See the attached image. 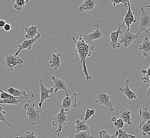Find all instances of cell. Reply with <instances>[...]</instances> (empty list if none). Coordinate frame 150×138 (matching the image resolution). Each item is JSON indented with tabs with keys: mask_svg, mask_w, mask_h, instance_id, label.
Here are the masks:
<instances>
[{
	"mask_svg": "<svg viewBox=\"0 0 150 138\" xmlns=\"http://www.w3.org/2000/svg\"><path fill=\"white\" fill-rule=\"evenodd\" d=\"M131 84L130 79H127L126 81L124 88H119V90L122 92L124 97H126L129 101H134L137 98L135 93L132 92L129 88V84Z\"/></svg>",
	"mask_w": 150,
	"mask_h": 138,
	"instance_id": "9a60e30c",
	"label": "cell"
},
{
	"mask_svg": "<svg viewBox=\"0 0 150 138\" xmlns=\"http://www.w3.org/2000/svg\"><path fill=\"white\" fill-rule=\"evenodd\" d=\"M3 63L6 64L9 70L13 71V66H17L18 68H20V66L24 63V61L18 56H15V55L7 54L6 55V58Z\"/></svg>",
	"mask_w": 150,
	"mask_h": 138,
	"instance_id": "8992f818",
	"label": "cell"
},
{
	"mask_svg": "<svg viewBox=\"0 0 150 138\" xmlns=\"http://www.w3.org/2000/svg\"><path fill=\"white\" fill-rule=\"evenodd\" d=\"M22 99L16 98L13 96H12L11 97L6 98L4 99H0V104H6V105H18L19 103H21L22 101Z\"/></svg>",
	"mask_w": 150,
	"mask_h": 138,
	"instance_id": "cb8c5ba5",
	"label": "cell"
},
{
	"mask_svg": "<svg viewBox=\"0 0 150 138\" xmlns=\"http://www.w3.org/2000/svg\"></svg>",
	"mask_w": 150,
	"mask_h": 138,
	"instance_id": "b9f144b4",
	"label": "cell"
},
{
	"mask_svg": "<svg viewBox=\"0 0 150 138\" xmlns=\"http://www.w3.org/2000/svg\"><path fill=\"white\" fill-rule=\"evenodd\" d=\"M60 57H62V55L60 53H58L57 54H55L54 53L52 54V58L49 62L51 68H53L54 70L60 68Z\"/></svg>",
	"mask_w": 150,
	"mask_h": 138,
	"instance_id": "44dd1931",
	"label": "cell"
},
{
	"mask_svg": "<svg viewBox=\"0 0 150 138\" xmlns=\"http://www.w3.org/2000/svg\"><path fill=\"white\" fill-rule=\"evenodd\" d=\"M146 32L147 35L149 36V37H150V30H147V31Z\"/></svg>",
	"mask_w": 150,
	"mask_h": 138,
	"instance_id": "f35d334b",
	"label": "cell"
},
{
	"mask_svg": "<svg viewBox=\"0 0 150 138\" xmlns=\"http://www.w3.org/2000/svg\"><path fill=\"white\" fill-rule=\"evenodd\" d=\"M7 23V22L6 21L3 20H0V28H3V27Z\"/></svg>",
	"mask_w": 150,
	"mask_h": 138,
	"instance_id": "8d00e7d4",
	"label": "cell"
},
{
	"mask_svg": "<svg viewBox=\"0 0 150 138\" xmlns=\"http://www.w3.org/2000/svg\"><path fill=\"white\" fill-rule=\"evenodd\" d=\"M118 134V130H116L115 134V135H111L109 133L107 132V131L103 130L100 131L99 132V137L100 138H115V137H117Z\"/></svg>",
	"mask_w": 150,
	"mask_h": 138,
	"instance_id": "f1b7e54d",
	"label": "cell"
},
{
	"mask_svg": "<svg viewBox=\"0 0 150 138\" xmlns=\"http://www.w3.org/2000/svg\"><path fill=\"white\" fill-rule=\"evenodd\" d=\"M139 115L143 121H150V110L144 107L143 109H139Z\"/></svg>",
	"mask_w": 150,
	"mask_h": 138,
	"instance_id": "d4e9b609",
	"label": "cell"
},
{
	"mask_svg": "<svg viewBox=\"0 0 150 138\" xmlns=\"http://www.w3.org/2000/svg\"><path fill=\"white\" fill-rule=\"evenodd\" d=\"M24 108L27 111V115L29 123L33 125L38 124L40 120V112L35 109V104H26L24 105Z\"/></svg>",
	"mask_w": 150,
	"mask_h": 138,
	"instance_id": "277c9868",
	"label": "cell"
},
{
	"mask_svg": "<svg viewBox=\"0 0 150 138\" xmlns=\"http://www.w3.org/2000/svg\"><path fill=\"white\" fill-rule=\"evenodd\" d=\"M136 23V18L134 16V12L132 11L131 9L130 3H129L128 5V11L126 15L125 16L123 23L127 26V30H130V26L133 23Z\"/></svg>",
	"mask_w": 150,
	"mask_h": 138,
	"instance_id": "4fadbf2b",
	"label": "cell"
},
{
	"mask_svg": "<svg viewBox=\"0 0 150 138\" xmlns=\"http://www.w3.org/2000/svg\"><path fill=\"white\" fill-rule=\"evenodd\" d=\"M29 2V1L25 0H16L13 4V8L15 10L20 11L25 7L26 3Z\"/></svg>",
	"mask_w": 150,
	"mask_h": 138,
	"instance_id": "83f0119b",
	"label": "cell"
},
{
	"mask_svg": "<svg viewBox=\"0 0 150 138\" xmlns=\"http://www.w3.org/2000/svg\"><path fill=\"white\" fill-rule=\"evenodd\" d=\"M97 4H98V1L95 0L85 1L84 3L79 6L78 10L80 12L92 11L95 9V6H96Z\"/></svg>",
	"mask_w": 150,
	"mask_h": 138,
	"instance_id": "e0dca14e",
	"label": "cell"
},
{
	"mask_svg": "<svg viewBox=\"0 0 150 138\" xmlns=\"http://www.w3.org/2000/svg\"><path fill=\"white\" fill-rule=\"evenodd\" d=\"M119 118H121L124 123H127L129 125H133L132 121L133 119L131 118V112L130 111L126 109V108H123L119 111Z\"/></svg>",
	"mask_w": 150,
	"mask_h": 138,
	"instance_id": "d6986e66",
	"label": "cell"
},
{
	"mask_svg": "<svg viewBox=\"0 0 150 138\" xmlns=\"http://www.w3.org/2000/svg\"><path fill=\"white\" fill-rule=\"evenodd\" d=\"M90 131H82L77 134L73 135L74 138H95L92 134H91Z\"/></svg>",
	"mask_w": 150,
	"mask_h": 138,
	"instance_id": "f546056e",
	"label": "cell"
},
{
	"mask_svg": "<svg viewBox=\"0 0 150 138\" xmlns=\"http://www.w3.org/2000/svg\"><path fill=\"white\" fill-rule=\"evenodd\" d=\"M141 15L139 18V27L136 30H139V33L150 30V15L145 11L144 8L143 7L141 8Z\"/></svg>",
	"mask_w": 150,
	"mask_h": 138,
	"instance_id": "52a82bcc",
	"label": "cell"
},
{
	"mask_svg": "<svg viewBox=\"0 0 150 138\" xmlns=\"http://www.w3.org/2000/svg\"><path fill=\"white\" fill-rule=\"evenodd\" d=\"M110 2L113 3V6H115L116 4H119L121 3H124L125 8L128 7V4L130 3V2L127 0H111Z\"/></svg>",
	"mask_w": 150,
	"mask_h": 138,
	"instance_id": "d6a6232c",
	"label": "cell"
},
{
	"mask_svg": "<svg viewBox=\"0 0 150 138\" xmlns=\"http://www.w3.org/2000/svg\"><path fill=\"white\" fill-rule=\"evenodd\" d=\"M8 93L11 95L12 96L16 97V98H20V99H27L29 101V103L31 102L29 98H33L35 96L33 94V92H30V94H27L25 91H21L18 89H15L12 87H10L7 89Z\"/></svg>",
	"mask_w": 150,
	"mask_h": 138,
	"instance_id": "8fae6325",
	"label": "cell"
},
{
	"mask_svg": "<svg viewBox=\"0 0 150 138\" xmlns=\"http://www.w3.org/2000/svg\"><path fill=\"white\" fill-rule=\"evenodd\" d=\"M141 73L142 74L144 75V77H143L144 78H150V66L147 69H143L142 70Z\"/></svg>",
	"mask_w": 150,
	"mask_h": 138,
	"instance_id": "e575fe53",
	"label": "cell"
},
{
	"mask_svg": "<svg viewBox=\"0 0 150 138\" xmlns=\"http://www.w3.org/2000/svg\"><path fill=\"white\" fill-rule=\"evenodd\" d=\"M139 49L141 51L144 57H148V55L150 53V41L149 38L146 37L143 39L141 44L139 45Z\"/></svg>",
	"mask_w": 150,
	"mask_h": 138,
	"instance_id": "ffe728a7",
	"label": "cell"
},
{
	"mask_svg": "<svg viewBox=\"0 0 150 138\" xmlns=\"http://www.w3.org/2000/svg\"><path fill=\"white\" fill-rule=\"evenodd\" d=\"M51 80L54 84V89L55 94H56L58 91L60 90H64L66 94H68L66 84L64 80L57 78L55 76H52Z\"/></svg>",
	"mask_w": 150,
	"mask_h": 138,
	"instance_id": "ac0fdd59",
	"label": "cell"
},
{
	"mask_svg": "<svg viewBox=\"0 0 150 138\" xmlns=\"http://www.w3.org/2000/svg\"><path fill=\"white\" fill-rule=\"evenodd\" d=\"M2 29V28H0V29Z\"/></svg>",
	"mask_w": 150,
	"mask_h": 138,
	"instance_id": "60d3db41",
	"label": "cell"
},
{
	"mask_svg": "<svg viewBox=\"0 0 150 138\" xmlns=\"http://www.w3.org/2000/svg\"><path fill=\"white\" fill-rule=\"evenodd\" d=\"M96 29L92 33L89 34H85L83 37L84 40L87 44L92 43L93 40L100 39L103 36V33L100 29H99L98 24L95 25Z\"/></svg>",
	"mask_w": 150,
	"mask_h": 138,
	"instance_id": "7c38bea8",
	"label": "cell"
},
{
	"mask_svg": "<svg viewBox=\"0 0 150 138\" xmlns=\"http://www.w3.org/2000/svg\"><path fill=\"white\" fill-rule=\"evenodd\" d=\"M8 117L7 115V113L6 111H3V107H0V121L3 122L4 123L8 125H9V127L11 128L12 130L14 131H16V130L11 125V124L9 123V122L6 121V118Z\"/></svg>",
	"mask_w": 150,
	"mask_h": 138,
	"instance_id": "484cf974",
	"label": "cell"
},
{
	"mask_svg": "<svg viewBox=\"0 0 150 138\" xmlns=\"http://www.w3.org/2000/svg\"><path fill=\"white\" fill-rule=\"evenodd\" d=\"M124 25V23H119L118 25H117L118 30L115 32H111L109 35L110 38H111V42H110L109 45L113 49H115L116 48H119L120 47V44L119 43L118 40L119 35L122 34L121 29Z\"/></svg>",
	"mask_w": 150,
	"mask_h": 138,
	"instance_id": "30bf717a",
	"label": "cell"
},
{
	"mask_svg": "<svg viewBox=\"0 0 150 138\" xmlns=\"http://www.w3.org/2000/svg\"><path fill=\"white\" fill-rule=\"evenodd\" d=\"M72 40L76 45V48L74 50L75 51V53L79 55L80 61L83 66V73L86 75V81L91 80L92 78L88 73L86 64L87 58L91 56L93 51L95 49V45L92 43H86L81 34L77 38L72 37Z\"/></svg>",
	"mask_w": 150,
	"mask_h": 138,
	"instance_id": "6da1fadb",
	"label": "cell"
},
{
	"mask_svg": "<svg viewBox=\"0 0 150 138\" xmlns=\"http://www.w3.org/2000/svg\"><path fill=\"white\" fill-rule=\"evenodd\" d=\"M148 84H149V89H148V90H147V97L149 98L150 95V81Z\"/></svg>",
	"mask_w": 150,
	"mask_h": 138,
	"instance_id": "74e56055",
	"label": "cell"
},
{
	"mask_svg": "<svg viewBox=\"0 0 150 138\" xmlns=\"http://www.w3.org/2000/svg\"><path fill=\"white\" fill-rule=\"evenodd\" d=\"M139 129L142 132V135L144 137L150 135V121H144L142 120L139 126Z\"/></svg>",
	"mask_w": 150,
	"mask_h": 138,
	"instance_id": "603a6c76",
	"label": "cell"
},
{
	"mask_svg": "<svg viewBox=\"0 0 150 138\" xmlns=\"http://www.w3.org/2000/svg\"><path fill=\"white\" fill-rule=\"evenodd\" d=\"M95 109L94 108L93 109L87 108L85 115V118L83 120L85 123H86V122L88 121L92 116H95Z\"/></svg>",
	"mask_w": 150,
	"mask_h": 138,
	"instance_id": "1f68e13d",
	"label": "cell"
},
{
	"mask_svg": "<svg viewBox=\"0 0 150 138\" xmlns=\"http://www.w3.org/2000/svg\"><path fill=\"white\" fill-rule=\"evenodd\" d=\"M0 93H1L0 94V98H1V99L10 98L12 96L11 95L9 94L8 93H6L4 91L3 87H0Z\"/></svg>",
	"mask_w": 150,
	"mask_h": 138,
	"instance_id": "836d02e7",
	"label": "cell"
},
{
	"mask_svg": "<svg viewBox=\"0 0 150 138\" xmlns=\"http://www.w3.org/2000/svg\"><path fill=\"white\" fill-rule=\"evenodd\" d=\"M111 121L113 123V125L117 130L122 129L124 127L125 123L121 118L112 117L111 118Z\"/></svg>",
	"mask_w": 150,
	"mask_h": 138,
	"instance_id": "4316f807",
	"label": "cell"
},
{
	"mask_svg": "<svg viewBox=\"0 0 150 138\" xmlns=\"http://www.w3.org/2000/svg\"><path fill=\"white\" fill-rule=\"evenodd\" d=\"M139 34L140 33H139V32L137 34H134L127 29L124 34L121 35V39L119 40V43L120 44H122L125 47L127 48L134 40L139 37Z\"/></svg>",
	"mask_w": 150,
	"mask_h": 138,
	"instance_id": "ba28073f",
	"label": "cell"
},
{
	"mask_svg": "<svg viewBox=\"0 0 150 138\" xmlns=\"http://www.w3.org/2000/svg\"><path fill=\"white\" fill-rule=\"evenodd\" d=\"M118 132L117 138H136L135 135H132L127 133L126 130H122V129L117 130Z\"/></svg>",
	"mask_w": 150,
	"mask_h": 138,
	"instance_id": "4dcf8cb0",
	"label": "cell"
},
{
	"mask_svg": "<svg viewBox=\"0 0 150 138\" xmlns=\"http://www.w3.org/2000/svg\"><path fill=\"white\" fill-rule=\"evenodd\" d=\"M68 121V118L67 115V112L64 111L62 109H60V112L58 113L55 117L53 118L52 121V125L55 127L58 125L57 130L55 131V135L59 137L60 134L61 132L62 131V126L66 125L67 122Z\"/></svg>",
	"mask_w": 150,
	"mask_h": 138,
	"instance_id": "7a4b0ae2",
	"label": "cell"
},
{
	"mask_svg": "<svg viewBox=\"0 0 150 138\" xmlns=\"http://www.w3.org/2000/svg\"><path fill=\"white\" fill-rule=\"evenodd\" d=\"M75 129L76 130V134H77L82 131H90L89 127L83 121L77 120L75 122Z\"/></svg>",
	"mask_w": 150,
	"mask_h": 138,
	"instance_id": "7402d4cb",
	"label": "cell"
},
{
	"mask_svg": "<svg viewBox=\"0 0 150 138\" xmlns=\"http://www.w3.org/2000/svg\"><path fill=\"white\" fill-rule=\"evenodd\" d=\"M77 94L76 92H74L71 96H69L68 94H66V97L63 99L60 105V109L67 112L70 109L76 108L77 106Z\"/></svg>",
	"mask_w": 150,
	"mask_h": 138,
	"instance_id": "5b68a950",
	"label": "cell"
},
{
	"mask_svg": "<svg viewBox=\"0 0 150 138\" xmlns=\"http://www.w3.org/2000/svg\"><path fill=\"white\" fill-rule=\"evenodd\" d=\"M147 8H150V5H147Z\"/></svg>",
	"mask_w": 150,
	"mask_h": 138,
	"instance_id": "ab89813d",
	"label": "cell"
},
{
	"mask_svg": "<svg viewBox=\"0 0 150 138\" xmlns=\"http://www.w3.org/2000/svg\"><path fill=\"white\" fill-rule=\"evenodd\" d=\"M54 88H51L50 89H47L46 87L44 85L42 80H40V102L38 104V106L41 108L42 104L47 99L51 98V95L54 93Z\"/></svg>",
	"mask_w": 150,
	"mask_h": 138,
	"instance_id": "9c48e42d",
	"label": "cell"
},
{
	"mask_svg": "<svg viewBox=\"0 0 150 138\" xmlns=\"http://www.w3.org/2000/svg\"><path fill=\"white\" fill-rule=\"evenodd\" d=\"M38 25L34 26L33 23H32V26L30 27H26L25 28V30L26 32L25 38L26 40L32 39L36 36L40 35V33H39L38 31Z\"/></svg>",
	"mask_w": 150,
	"mask_h": 138,
	"instance_id": "2e32d148",
	"label": "cell"
},
{
	"mask_svg": "<svg viewBox=\"0 0 150 138\" xmlns=\"http://www.w3.org/2000/svg\"><path fill=\"white\" fill-rule=\"evenodd\" d=\"M110 96L108 94L106 90H98L97 95L94 97V101L96 103L107 107L108 109L112 112L114 108H113L112 104L110 101Z\"/></svg>",
	"mask_w": 150,
	"mask_h": 138,
	"instance_id": "3957f363",
	"label": "cell"
},
{
	"mask_svg": "<svg viewBox=\"0 0 150 138\" xmlns=\"http://www.w3.org/2000/svg\"><path fill=\"white\" fill-rule=\"evenodd\" d=\"M14 27V25H11L9 23H6L4 27H3V29L6 32H9L11 30L12 28Z\"/></svg>",
	"mask_w": 150,
	"mask_h": 138,
	"instance_id": "d590c367",
	"label": "cell"
},
{
	"mask_svg": "<svg viewBox=\"0 0 150 138\" xmlns=\"http://www.w3.org/2000/svg\"><path fill=\"white\" fill-rule=\"evenodd\" d=\"M40 36H41V34L38 36H36V37L32 39H28V40L26 39L23 41H21L22 42V44L18 46V49L16 53H15V56H18L20 53V52L23 49H27L30 50L31 49L33 44L35 43V42L39 39V38L40 37Z\"/></svg>",
	"mask_w": 150,
	"mask_h": 138,
	"instance_id": "5bb4252c",
	"label": "cell"
}]
</instances>
